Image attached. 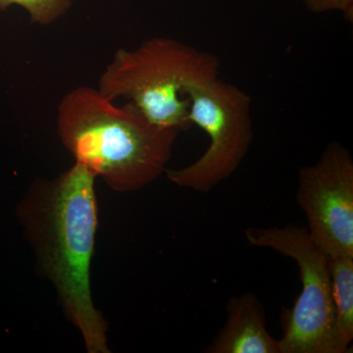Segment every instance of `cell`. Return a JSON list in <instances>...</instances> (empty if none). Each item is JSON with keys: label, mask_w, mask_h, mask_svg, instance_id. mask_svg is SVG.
<instances>
[{"label": "cell", "mask_w": 353, "mask_h": 353, "mask_svg": "<svg viewBox=\"0 0 353 353\" xmlns=\"http://www.w3.org/2000/svg\"><path fill=\"white\" fill-rule=\"evenodd\" d=\"M95 178L76 162L55 180L32 185L21 217L39 269L54 285L88 352L109 353L108 324L95 307L90 290L99 226Z\"/></svg>", "instance_id": "6da1fadb"}, {"label": "cell", "mask_w": 353, "mask_h": 353, "mask_svg": "<svg viewBox=\"0 0 353 353\" xmlns=\"http://www.w3.org/2000/svg\"><path fill=\"white\" fill-rule=\"evenodd\" d=\"M57 132L76 162L131 192L166 172L180 131L157 126L132 102L117 106L97 88L79 87L60 101Z\"/></svg>", "instance_id": "7a4b0ae2"}, {"label": "cell", "mask_w": 353, "mask_h": 353, "mask_svg": "<svg viewBox=\"0 0 353 353\" xmlns=\"http://www.w3.org/2000/svg\"><path fill=\"white\" fill-rule=\"evenodd\" d=\"M218 57L169 38H153L137 50L120 48L99 80L101 94L129 99L150 122L182 132L192 126L188 83L219 74Z\"/></svg>", "instance_id": "3957f363"}, {"label": "cell", "mask_w": 353, "mask_h": 353, "mask_svg": "<svg viewBox=\"0 0 353 353\" xmlns=\"http://www.w3.org/2000/svg\"><path fill=\"white\" fill-rule=\"evenodd\" d=\"M183 95L190 101V122L208 134L210 143L194 163L166 175L178 187L206 194L233 175L248 154L254 137L252 97L219 74L188 83Z\"/></svg>", "instance_id": "277c9868"}, {"label": "cell", "mask_w": 353, "mask_h": 353, "mask_svg": "<svg viewBox=\"0 0 353 353\" xmlns=\"http://www.w3.org/2000/svg\"><path fill=\"white\" fill-rule=\"evenodd\" d=\"M246 241L270 248L296 262L303 290L292 309L283 312L280 353H343L336 331L329 255L306 228H248Z\"/></svg>", "instance_id": "5b68a950"}, {"label": "cell", "mask_w": 353, "mask_h": 353, "mask_svg": "<svg viewBox=\"0 0 353 353\" xmlns=\"http://www.w3.org/2000/svg\"><path fill=\"white\" fill-rule=\"evenodd\" d=\"M296 199L329 257H353V159L345 146L329 143L316 163L301 168Z\"/></svg>", "instance_id": "8992f818"}, {"label": "cell", "mask_w": 353, "mask_h": 353, "mask_svg": "<svg viewBox=\"0 0 353 353\" xmlns=\"http://www.w3.org/2000/svg\"><path fill=\"white\" fill-rule=\"evenodd\" d=\"M226 310V324L205 352L280 353L279 341L267 331L264 307L255 294L246 292L233 297Z\"/></svg>", "instance_id": "52a82bcc"}, {"label": "cell", "mask_w": 353, "mask_h": 353, "mask_svg": "<svg viewBox=\"0 0 353 353\" xmlns=\"http://www.w3.org/2000/svg\"><path fill=\"white\" fill-rule=\"evenodd\" d=\"M329 267L336 336L341 352H348L353 340V257H330Z\"/></svg>", "instance_id": "ba28073f"}, {"label": "cell", "mask_w": 353, "mask_h": 353, "mask_svg": "<svg viewBox=\"0 0 353 353\" xmlns=\"http://www.w3.org/2000/svg\"><path fill=\"white\" fill-rule=\"evenodd\" d=\"M19 6L27 10L32 23L48 26L65 15L71 8L72 0H0V10Z\"/></svg>", "instance_id": "9c48e42d"}, {"label": "cell", "mask_w": 353, "mask_h": 353, "mask_svg": "<svg viewBox=\"0 0 353 353\" xmlns=\"http://www.w3.org/2000/svg\"><path fill=\"white\" fill-rule=\"evenodd\" d=\"M310 12H340L347 22L353 21V0H303Z\"/></svg>", "instance_id": "30bf717a"}]
</instances>
